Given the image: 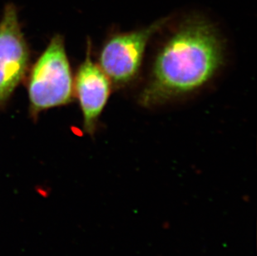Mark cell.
Listing matches in <instances>:
<instances>
[{
  "mask_svg": "<svg viewBox=\"0 0 257 256\" xmlns=\"http://www.w3.org/2000/svg\"><path fill=\"white\" fill-rule=\"evenodd\" d=\"M30 50L23 34L17 8L6 5L0 20V107L25 78L29 69Z\"/></svg>",
  "mask_w": 257,
  "mask_h": 256,
  "instance_id": "obj_4",
  "label": "cell"
},
{
  "mask_svg": "<svg viewBox=\"0 0 257 256\" xmlns=\"http://www.w3.org/2000/svg\"><path fill=\"white\" fill-rule=\"evenodd\" d=\"M29 113L37 120L42 111L73 102L74 80L61 34H55L32 66L27 82Z\"/></svg>",
  "mask_w": 257,
  "mask_h": 256,
  "instance_id": "obj_2",
  "label": "cell"
},
{
  "mask_svg": "<svg viewBox=\"0 0 257 256\" xmlns=\"http://www.w3.org/2000/svg\"><path fill=\"white\" fill-rule=\"evenodd\" d=\"M223 61V44L216 28L204 18H190L158 52L139 103L157 106L197 91L213 78Z\"/></svg>",
  "mask_w": 257,
  "mask_h": 256,
  "instance_id": "obj_1",
  "label": "cell"
},
{
  "mask_svg": "<svg viewBox=\"0 0 257 256\" xmlns=\"http://www.w3.org/2000/svg\"><path fill=\"white\" fill-rule=\"evenodd\" d=\"M168 22L158 20L150 26L110 37L99 54L100 68L115 87H123L139 74L151 38Z\"/></svg>",
  "mask_w": 257,
  "mask_h": 256,
  "instance_id": "obj_3",
  "label": "cell"
},
{
  "mask_svg": "<svg viewBox=\"0 0 257 256\" xmlns=\"http://www.w3.org/2000/svg\"><path fill=\"white\" fill-rule=\"evenodd\" d=\"M91 51L92 44L87 41L85 59L79 66L74 80V92L83 113V131L93 136L111 95L112 82L99 65L92 61Z\"/></svg>",
  "mask_w": 257,
  "mask_h": 256,
  "instance_id": "obj_5",
  "label": "cell"
}]
</instances>
